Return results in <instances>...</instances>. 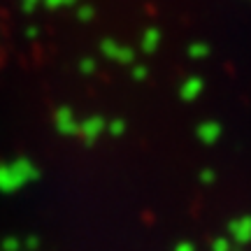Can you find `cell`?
<instances>
[{
	"mask_svg": "<svg viewBox=\"0 0 251 251\" xmlns=\"http://www.w3.org/2000/svg\"><path fill=\"white\" fill-rule=\"evenodd\" d=\"M35 177V168L30 163H12V165H2L0 168V188L2 191H12V188L24 186L26 181Z\"/></svg>",
	"mask_w": 251,
	"mask_h": 251,
	"instance_id": "cell-1",
	"label": "cell"
}]
</instances>
